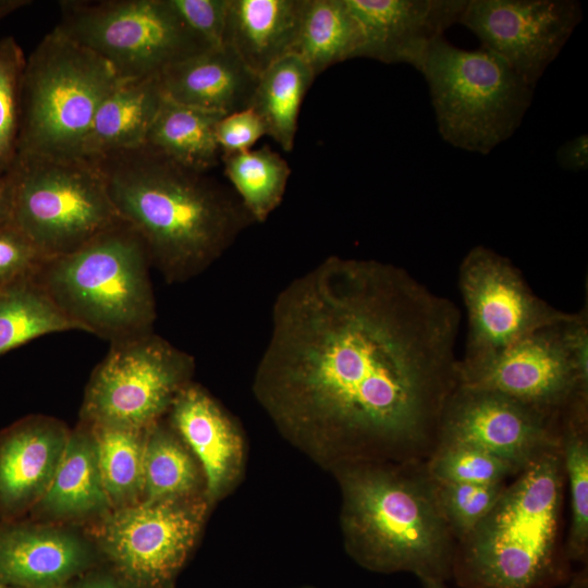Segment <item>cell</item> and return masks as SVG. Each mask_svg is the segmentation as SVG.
Wrapping results in <instances>:
<instances>
[{
	"instance_id": "83f0119b",
	"label": "cell",
	"mask_w": 588,
	"mask_h": 588,
	"mask_svg": "<svg viewBox=\"0 0 588 588\" xmlns=\"http://www.w3.org/2000/svg\"><path fill=\"white\" fill-rule=\"evenodd\" d=\"M195 457L161 419L146 430L142 501L176 500L204 493Z\"/></svg>"
},
{
	"instance_id": "44dd1931",
	"label": "cell",
	"mask_w": 588,
	"mask_h": 588,
	"mask_svg": "<svg viewBox=\"0 0 588 588\" xmlns=\"http://www.w3.org/2000/svg\"><path fill=\"white\" fill-rule=\"evenodd\" d=\"M110 510L112 506L102 483L94 433L89 426L79 421L70 432L50 487L29 516L70 524L93 522Z\"/></svg>"
},
{
	"instance_id": "30bf717a",
	"label": "cell",
	"mask_w": 588,
	"mask_h": 588,
	"mask_svg": "<svg viewBox=\"0 0 588 588\" xmlns=\"http://www.w3.org/2000/svg\"><path fill=\"white\" fill-rule=\"evenodd\" d=\"M110 345L87 383L79 421L146 430L192 382L195 360L154 331Z\"/></svg>"
},
{
	"instance_id": "5b68a950",
	"label": "cell",
	"mask_w": 588,
	"mask_h": 588,
	"mask_svg": "<svg viewBox=\"0 0 588 588\" xmlns=\"http://www.w3.org/2000/svg\"><path fill=\"white\" fill-rule=\"evenodd\" d=\"M149 267L140 236L121 221L77 249L45 259L34 279L78 330L113 343L152 332Z\"/></svg>"
},
{
	"instance_id": "7402d4cb",
	"label": "cell",
	"mask_w": 588,
	"mask_h": 588,
	"mask_svg": "<svg viewBox=\"0 0 588 588\" xmlns=\"http://www.w3.org/2000/svg\"><path fill=\"white\" fill-rule=\"evenodd\" d=\"M306 0H229L223 45L257 76L293 53Z\"/></svg>"
},
{
	"instance_id": "b9f144b4",
	"label": "cell",
	"mask_w": 588,
	"mask_h": 588,
	"mask_svg": "<svg viewBox=\"0 0 588 588\" xmlns=\"http://www.w3.org/2000/svg\"><path fill=\"white\" fill-rule=\"evenodd\" d=\"M29 3L28 0H0V21Z\"/></svg>"
},
{
	"instance_id": "5bb4252c",
	"label": "cell",
	"mask_w": 588,
	"mask_h": 588,
	"mask_svg": "<svg viewBox=\"0 0 588 588\" xmlns=\"http://www.w3.org/2000/svg\"><path fill=\"white\" fill-rule=\"evenodd\" d=\"M562 417L498 392L457 384L442 412L436 445L475 446L520 471L561 449Z\"/></svg>"
},
{
	"instance_id": "f1b7e54d",
	"label": "cell",
	"mask_w": 588,
	"mask_h": 588,
	"mask_svg": "<svg viewBox=\"0 0 588 588\" xmlns=\"http://www.w3.org/2000/svg\"><path fill=\"white\" fill-rule=\"evenodd\" d=\"M78 330L34 277L0 286V355L46 334Z\"/></svg>"
},
{
	"instance_id": "4316f807",
	"label": "cell",
	"mask_w": 588,
	"mask_h": 588,
	"mask_svg": "<svg viewBox=\"0 0 588 588\" xmlns=\"http://www.w3.org/2000/svg\"><path fill=\"white\" fill-rule=\"evenodd\" d=\"M588 401L576 402L562 417L561 455L568 487L571 525L564 541L567 561L587 566L588 556Z\"/></svg>"
},
{
	"instance_id": "2e32d148",
	"label": "cell",
	"mask_w": 588,
	"mask_h": 588,
	"mask_svg": "<svg viewBox=\"0 0 588 588\" xmlns=\"http://www.w3.org/2000/svg\"><path fill=\"white\" fill-rule=\"evenodd\" d=\"M96 547L70 524L0 519V586L64 588L93 564Z\"/></svg>"
},
{
	"instance_id": "9c48e42d",
	"label": "cell",
	"mask_w": 588,
	"mask_h": 588,
	"mask_svg": "<svg viewBox=\"0 0 588 588\" xmlns=\"http://www.w3.org/2000/svg\"><path fill=\"white\" fill-rule=\"evenodd\" d=\"M54 27L101 57L121 81L158 76L210 47L170 0L60 1Z\"/></svg>"
},
{
	"instance_id": "8fae6325",
	"label": "cell",
	"mask_w": 588,
	"mask_h": 588,
	"mask_svg": "<svg viewBox=\"0 0 588 588\" xmlns=\"http://www.w3.org/2000/svg\"><path fill=\"white\" fill-rule=\"evenodd\" d=\"M209 503L204 493L112 509L86 531L125 581L171 588L195 546Z\"/></svg>"
},
{
	"instance_id": "ba28073f",
	"label": "cell",
	"mask_w": 588,
	"mask_h": 588,
	"mask_svg": "<svg viewBox=\"0 0 588 588\" xmlns=\"http://www.w3.org/2000/svg\"><path fill=\"white\" fill-rule=\"evenodd\" d=\"M7 175L10 223L44 259L71 253L122 221L88 159L16 157Z\"/></svg>"
},
{
	"instance_id": "7bdbcfd3",
	"label": "cell",
	"mask_w": 588,
	"mask_h": 588,
	"mask_svg": "<svg viewBox=\"0 0 588 588\" xmlns=\"http://www.w3.org/2000/svg\"><path fill=\"white\" fill-rule=\"evenodd\" d=\"M422 588H448L444 581L436 579H421Z\"/></svg>"
},
{
	"instance_id": "277c9868",
	"label": "cell",
	"mask_w": 588,
	"mask_h": 588,
	"mask_svg": "<svg viewBox=\"0 0 588 588\" xmlns=\"http://www.w3.org/2000/svg\"><path fill=\"white\" fill-rule=\"evenodd\" d=\"M564 487L561 449L527 465L456 543L451 577L462 588H556L567 581Z\"/></svg>"
},
{
	"instance_id": "1f68e13d",
	"label": "cell",
	"mask_w": 588,
	"mask_h": 588,
	"mask_svg": "<svg viewBox=\"0 0 588 588\" xmlns=\"http://www.w3.org/2000/svg\"><path fill=\"white\" fill-rule=\"evenodd\" d=\"M429 477L436 481L501 485L519 470L510 463L475 446L437 444L425 461Z\"/></svg>"
},
{
	"instance_id": "603a6c76",
	"label": "cell",
	"mask_w": 588,
	"mask_h": 588,
	"mask_svg": "<svg viewBox=\"0 0 588 588\" xmlns=\"http://www.w3.org/2000/svg\"><path fill=\"white\" fill-rule=\"evenodd\" d=\"M162 100L158 76L121 81L97 109L79 157L94 159L145 146Z\"/></svg>"
},
{
	"instance_id": "6da1fadb",
	"label": "cell",
	"mask_w": 588,
	"mask_h": 588,
	"mask_svg": "<svg viewBox=\"0 0 588 588\" xmlns=\"http://www.w3.org/2000/svg\"><path fill=\"white\" fill-rule=\"evenodd\" d=\"M458 327L456 305L403 268L329 256L277 295L253 392L331 469L424 462L457 387Z\"/></svg>"
},
{
	"instance_id": "52a82bcc",
	"label": "cell",
	"mask_w": 588,
	"mask_h": 588,
	"mask_svg": "<svg viewBox=\"0 0 588 588\" xmlns=\"http://www.w3.org/2000/svg\"><path fill=\"white\" fill-rule=\"evenodd\" d=\"M420 73L440 135L466 151L487 155L509 139L532 101L534 87L482 47L464 50L442 37L431 46Z\"/></svg>"
},
{
	"instance_id": "e0dca14e",
	"label": "cell",
	"mask_w": 588,
	"mask_h": 588,
	"mask_svg": "<svg viewBox=\"0 0 588 588\" xmlns=\"http://www.w3.org/2000/svg\"><path fill=\"white\" fill-rule=\"evenodd\" d=\"M362 33L358 58L420 72L431 46L460 22L467 0H345Z\"/></svg>"
},
{
	"instance_id": "ab89813d",
	"label": "cell",
	"mask_w": 588,
	"mask_h": 588,
	"mask_svg": "<svg viewBox=\"0 0 588 588\" xmlns=\"http://www.w3.org/2000/svg\"><path fill=\"white\" fill-rule=\"evenodd\" d=\"M71 588H120V586L107 576H88L79 580Z\"/></svg>"
},
{
	"instance_id": "7c38bea8",
	"label": "cell",
	"mask_w": 588,
	"mask_h": 588,
	"mask_svg": "<svg viewBox=\"0 0 588 588\" xmlns=\"http://www.w3.org/2000/svg\"><path fill=\"white\" fill-rule=\"evenodd\" d=\"M458 286L468 320L461 365L487 360L519 339L575 315L537 296L506 257L485 246L471 248L462 260Z\"/></svg>"
},
{
	"instance_id": "ac0fdd59",
	"label": "cell",
	"mask_w": 588,
	"mask_h": 588,
	"mask_svg": "<svg viewBox=\"0 0 588 588\" xmlns=\"http://www.w3.org/2000/svg\"><path fill=\"white\" fill-rule=\"evenodd\" d=\"M70 432L44 415L26 416L0 431V519L23 518L45 495Z\"/></svg>"
},
{
	"instance_id": "d6986e66",
	"label": "cell",
	"mask_w": 588,
	"mask_h": 588,
	"mask_svg": "<svg viewBox=\"0 0 588 588\" xmlns=\"http://www.w3.org/2000/svg\"><path fill=\"white\" fill-rule=\"evenodd\" d=\"M169 413L171 427L199 463L210 505L226 493L241 473V433L208 392L193 382L177 394Z\"/></svg>"
},
{
	"instance_id": "8992f818",
	"label": "cell",
	"mask_w": 588,
	"mask_h": 588,
	"mask_svg": "<svg viewBox=\"0 0 588 588\" xmlns=\"http://www.w3.org/2000/svg\"><path fill=\"white\" fill-rule=\"evenodd\" d=\"M120 82L101 57L53 28L26 58L16 157H79L97 109Z\"/></svg>"
},
{
	"instance_id": "8d00e7d4",
	"label": "cell",
	"mask_w": 588,
	"mask_h": 588,
	"mask_svg": "<svg viewBox=\"0 0 588 588\" xmlns=\"http://www.w3.org/2000/svg\"><path fill=\"white\" fill-rule=\"evenodd\" d=\"M264 135H267L266 124L253 108L223 115L216 128L222 154L248 150Z\"/></svg>"
},
{
	"instance_id": "cb8c5ba5",
	"label": "cell",
	"mask_w": 588,
	"mask_h": 588,
	"mask_svg": "<svg viewBox=\"0 0 588 588\" xmlns=\"http://www.w3.org/2000/svg\"><path fill=\"white\" fill-rule=\"evenodd\" d=\"M222 117L163 97L145 146L182 167L207 173L221 161L216 128Z\"/></svg>"
},
{
	"instance_id": "4dcf8cb0",
	"label": "cell",
	"mask_w": 588,
	"mask_h": 588,
	"mask_svg": "<svg viewBox=\"0 0 588 588\" xmlns=\"http://www.w3.org/2000/svg\"><path fill=\"white\" fill-rule=\"evenodd\" d=\"M89 427L96 440L100 475L112 509L140 502L147 429Z\"/></svg>"
},
{
	"instance_id": "3957f363",
	"label": "cell",
	"mask_w": 588,
	"mask_h": 588,
	"mask_svg": "<svg viewBox=\"0 0 588 588\" xmlns=\"http://www.w3.org/2000/svg\"><path fill=\"white\" fill-rule=\"evenodd\" d=\"M345 548L362 567L452 576L456 540L438 507L424 462L366 461L335 469Z\"/></svg>"
},
{
	"instance_id": "e575fe53",
	"label": "cell",
	"mask_w": 588,
	"mask_h": 588,
	"mask_svg": "<svg viewBox=\"0 0 588 588\" xmlns=\"http://www.w3.org/2000/svg\"><path fill=\"white\" fill-rule=\"evenodd\" d=\"M44 260L11 223L0 225V286L34 277Z\"/></svg>"
},
{
	"instance_id": "74e56055",
	"label": "cell",
	"mask_w": 588,
	"mask_h": 588,
	"mask_svg": "<svg viewBox=\"0 0 588 588\" xmlns=\"http://www.w3.org/2000/svg\"><path fill=\"white\" fill-rule=\"evenodd\" d=\"M556 161L568 171H585L588 168V136L578 135L565 142L556 150Z\"/></svg>"
},
{
	"instance_id": "d590c367",
	"label": "cell",
	"mask_w": 588,
	"mask_h": 588,
	"mask_svg": "<svg viewBox=\"0 0 588 588\" xmlns=\"http://www.w3.org/2000/svg\"><path fill=\"white\" fill-rule=\"evenodd\" d=\"M185 24L210 47L223 45L229 0H170Z\"/></svg>"
},
{
	"instance_id": "484cf974",
	"label": "cell",
	"mask_w": 588,
	"mask_h": 588,
	"mask_svg": "<svg viewBox=\"0 0 588 588\" xmlns=\"http://www.w3.org/2000/svg\"><path fill=\"white\" fill-rule=\"evenodd\" d=\"M315 75L296 54L280 59L258 76L253 108L264 120L267 135L284 151H291L304 96Z\"/></svg>"
},
{
	"instance_id": "d4e9b609",
	"label": "cell",
	"mask_w": 588,
	"mask_h": 588,
	"mask_svg": "<svg viewBox=\"0 0 588 588\" xmlns=\"http://www.w3.org/2000/svg\"><path fill=\"white\" fill-rule=\"evenodd\" d=\"M362 41L345 0H306L293 53L316 77L336 63L358 58Z\"/></svg>"
},
{
	"instance_id": "ee69618b",
	"label": "cell",
	"mask_w": 588,
	"mask_h": 588,
	"mask_svg": "<svg viewBox=\"0 0 588 588\" xmlns=\"http://www.w3.org/2000/svg\"><path fill=\"white\" fill-rule=\"evenodd\" d=\"M296 588H316V587H313V586H301V587H296Z\"/></svg>"
},
{
	"instance_id": "836d02e7",
	"label": "cell",
	"mask_w": 588,
	"mask_h": 588,
	"mask_svg": "<svg viewBox=\"0 0 588 588\" xmlns=\"http://www.w3.org/2000/svg\"><path fill=\"white\" fill-rule=\"evenodd\" d=\"M431 480L440 513L456 542L464 539L487 516L506 485Z\"/></svg>"
},
{
	"instance_id": "ffe728a7",
	"label": "cell",
	"mask_w": 588,
	"mask_h": 588,
	"mask_svg": "<svg viewBox=\"0 0 588 588\" xmlns=\"http://www.w3.org/2000/svg\"><path fill=\"white\" fill-rule=\"evenodd\" d=\"M158 77L164 98L222 115L249 108L258 82L225 45L179 61Z\"/></svg>"
},
{
	"instance_id": "f6af8a7d",
	"label": "cell",
	"mask_w": 588,
	"mask_h": 588,
	"mask_svg": "<svg viewBox=\"0 0 588 588\" xmlns=\"http://www.w3.org/2000/svg\"><path fill=\"white\" fill-rule=\"evenodd\" d=\"M0 588H9V587L0 586Z\"/></svg>"
},
{
	"instance_id": "4fadbf2b",
	"label": "cell",
	"mask_w": 588,
	"mask_h": 588,
	"mask_svg": "<svg viewBox=\"0 0 588 588\" xmlns=\"http://www.w3.org/2000/svg\"><path fill=\"white\" fill-rule=\"evenodd\" d=\"M565 322L535 331L481 363H458L457 384L498 392L563 416L576 402L588 400V375L571 354Z\"/></svg>"
},
{
	"instance_id": "7a4b0ae2",
	"label": "cell",
	"mask_w": 588,
	"mask_h": 588,
	"mask_svg": "<svg viewBox=\"0 0 588 588\" xmlns=\"http://www.w3.org/2000/svg\"><path fill=\"white\" fill-rule=\"evenodd\" d=\"M88 160L170 284L203 273L254 222L235 192L146 146Z\"/></svg>"
},
{
	"instance_id": "d6a6232c",
	"label": "cell",
	"mask_w": 588,
	"mask_h": 588,
	"mask_svg": "<svg viewBox=\"0 0 588 588\" xmlns=\"http://www.w3.org/2000/svg\"><path fill=\"white\" fill-rule=\"evenodd\" d=\"M26 57L12 36L0 38V174L17 155L21 88Z\"/></svg>"
},
{
	"instance_id": "9a60e30c",
	"label": "cell",
	"mask_w": 588,
	"mask_h": 588,
	"mask_svg": "<svg viewBox=\"0 0 588 588\" xmlns=\"http://www.w3.org/2000/svg\"><path fill=\"white\" fill-rule=\"evenodd\" d=\"M581 19L575 0H467L458 23L535 88Z\"/></svg>"
},
{
	"instance_id": "60d3db41",
	"label": "cell",
	"mask_w": 588,
	"mask_h": 588,
	"mask_svg": "<svg viewBox=\"0 0 588 588\" xmlns=\"http://www.w3.org/2000/svg\"><path fill=\"white\" fill-rule=\"evenodd\" d=\"M556 588H588L587 566H583L579 571L573 573L567 581Z\"/></svg>"
},
{
	"instance_id": "f35d334b",
	"label": "cell",
	"mask_w": 588,
	"mask_h": 588,
	"mask_svg": "<svg viewBox=\"0 0 588 588\" xmlns=\"http://www.w3.org/2000/svg\"><path fill=\"white\" fill-rule=\"evenodd\" d=\"M11 191L7 173L0 174V225L10 223Z\"/></svg>"
},
{
	"instance_id": "f546056e",
	"label": "cell",
	"mask_w": 588,
	"mask_h": 588,
	"mask_svg": "<svg viewBox=\"0 0 588 588\" xmlns=\"http://www.w3.org/2000/svg\"><path fill=\"white\" fill-rule=\"evenodd\" d=\"M223 171L254 222H265L281 204L291 168L269 146L222 154Z\"/></svg>"
}]
</instances>
